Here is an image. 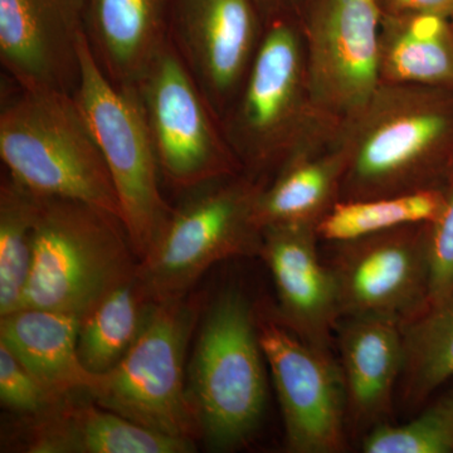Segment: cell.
<instances>
[{
  "label": "cell",
  "instance_id": "10",
  "mask_svg": "<svg viewBox=\"0 0 453 453\" xmlns=\"http://www.w3.org/2000/svg\"><path fill=\"white\" fill-rule=\"evenodd\" d=\"M380 0H310L299 22L310 95L336 127L354 120L380 86Z\"/></svg>",
  "mask_w": 453,
  "mask_h": 453
},
{
  "label": "cell",
  "instance_id": "6",
  "mask_svg": "<svg viewBox=\"0 0 453 453\" xmlns=\"http://www.w3.org/2000/svg\"><path fill=\"white\" fill-rule=\"evenodd\" d=\"M264 184L237 173L181 192L183 199L138 268L155 301L189 294L220 261L258 256L261 231L255 205Z\"/></svg>",
  "mask_w": 453,
  "mask_h": 453
},
{
  "label": "cell",
  "instance_id": "15",
  "mask_svg": "<svg viewBox=\"0 0 453 453\" xmlns=\"http://www.w3.org/2000/svg\"><path fill=\"white\" fill-rule=\"evenodd\" d=\"M315 225L268 226L259 257L275 283L281 323L301 339L327 351L340 312L332 270L319 259Z\"/></svg>",
  "mask_w": 453,
  "mask_h": 453
},
{
  "label": "cell",
  "instance_id": "3",
  "mask_svg": "<svg viewBox=\"0 0 453 453\" xmlns=\"http://www.w3.org/2000/svg\"><path fill=\"white\" fill-rule=\"evenodd\" d=\"M139 265L120 217L88 203L38 196L22 308L82 319L109 292L133 279Z\"/></svg>",
  "mask_w": 453,
  "mask_h": 453
},
{
  "label": "cell",
  "instance_id": "31",
  "mask_svg": "<svg viewBox=\"0 0 453 453\" xmlns=\"http://www.w3.org/2000/svg\"><path fill=\"white\" fill-rule=\"evenodd\" d=\"M451 184H453V163H452L451 168H449V177H447L446 187L451 186Z\"/></svg>",
  "mask_w": 453,
  "mask_h": 453
},
{
  "label": "cell",
  "instance_id": "20",
  "mask_svg": "<svg viewBox=\"0 0 453 453\" xmlns=\"http://www.w3.org/2000/svg\"><path fill=\"white\" fill-rule=\"evenodd\" d=\"M79 316L22 308L0 316V342L56 395H88L98 381L77 351Z\"/></svg>",
  "mask_w": 453,
  "mask_h": 453
},
{
  "label": "cell",
  "instance_id": "1",
  "mask_svg": "<svg viewBox=\"0 0 453 453\" xmlns=\"http://www.w3.org/2000/svg\"><path fill=\"white\" fill-rule=\"evenodd\" d=\"M348 165L339 201L446 188L453 163V89L380 83L340 127Z\"/></svg>",
  "mask_w": 453,
  "mask_h": 453
},
{
  "label": "cell",
  "instance_id": "26",
  "mask_svg": "<svg viewBox=\"0 0 453 453\" xmlns=\"http://www.w3.org/2000/svg\"><path fill=\"white\" fill-rule=\"evenodd\" d=\"M366 453H452L453 392L412 422L378 425L363 443Z\"/></svg>",
  "mask_w": 453,
  "mask_h": 453
},
{
  "label": "cell",
  "instance_id": "12",
  "mask_svg": "<svg viewBox=\"0 0 453 453\" xmlns=\"http://www.w3.org/2000/svg\"><path fill=\"white\" fill-rule=\"evenodd\" d=\"M258 336L281 405L288 449L342 451L347 392L329 351L271 319L258 325Z\"/></svg>",
  "mask_w": 453,
  "mask_h": 453
},
{
  "label": "cell",
  "instance_id": "30",
  "mask_svg": "<svg viewBox=\"0 0 453 453\" xmlns=\"http://www.w3.org/2000/svg\"><path fill=\"white\" fill-rule=\"evenodd\" d=\"M262 19L266 23L271 18L285 13L294 0H255Z\"/></svg>",
  "mask_w": 453,
  "mask_h": 453
},
{
  "label": "cell",
  "instance_id": "14",
  "mask_svg": "<svg viewBox=\"0 0 453 453\" xmlns=\"http://www.w3.org/2000/svg\"><path fill=\"white\" fill-rule=\"evenodd\" d=\"M86 0H0V62L18 88L73 95Z\"/></svg>",
  "mask_w": 453,
  "mask_h": 453
},
{
  "label": "cell",
  "instance_id": "11",
  "mask_svg": "<svg viewBox=\"0 0 453 453\" xmlns=\"http://www.w3.org/2000/svg\"><path fill=\"white\" fill-rule=\"evenodd\" d=\"M332 270L340 312L413 321L428 311V223L340 242Z\"/></svg>",
  "mask_w": 453,
  "mask_h": 453
},
{
  "label": "cell",
  "instance_id": "28",
  "mask_svg": "<svg viewBox=\"0 0 453 453\" xmlns=\"http://www.w3.org/2000/svg\"><path fill=\"white\" fill-rule=\"evenodd\" d=\"M446 196L442 213L428 223L429 309L442 305L453 295V184L446 187Z\"/></svg>",
  "mask_w": 453,
  "mask_h": 453
},
{
  "label": "cell",
  "instance_id": "4",
  "mask_svg": "<svg viewBox=\"0 0 453 453\" xmlns=\"http://www.w3.org/2000/svg\"><path fill=\"white\" fill-rule=\"evenodd\" d=\"M0 157L9 177L35 195L88 203L121 219L111 175L73 95L19 88L0 112Z\"/></svg>",
  "mask_w": 453,
  "mask_h": 453
},
{
  "label": "cell",
  "instance_id": "24",
  "mask_svg": "<svg viewBox=\"0 0 453 453\" xmlns=\"http://www.w3.org/2000/svg\"><path fill=\"white\" fill-rule=\"evenodd\" d=\"M38 196L13 178L0 186V316L22 308L31 275Z\"/></svg>",
  "mask_w": 453,
  "mask_h": 453
},
{
  "label": "cell",
  "instance_id": "7",
  "mask_svg": "<svg viewBox=\"0 0 453 453\" xmlns=\"http://www.w3.org/2000/svg\"><path fill=\"white\" fill-rule=\"evenodd\" d=\"M80 77L73 97L85 115L120 205L121 219L140 261L154 249L173 207L160 190L157 153L133 86L115 85L80 38Z\"/></svg>",
  "mask_w": 453,
  "mask_h": 453
},
{
  "label": "cell",
  "instance_id": "32",
  "mask_svg": "<svg viewBox=\"0 0 453 453\" xmlns=\"http://www.w3.org/2000/svg\"><path fill=\"white\" fill-rule=\"evenodd\" d=\"M451 25H452V28H453V17L451 18Z\"/></svg>",
  "mask_w": 453,
  "mask_h": 453
},
{
  "label": "cell",
  "instance_id": "16",
  "mask_svg": "<svg viewBox=\"0 0 453 453\" xmlns=\"http://www.w3.org/2000/svg\"><path fill=\"white\" fill-rule=\"evenodd\" d=\"M347 165L340 130L295 151L259 190L255 205L259 231L268 226L318 225L340 199Z\"/></svg>",
  "mask_w": 453,
  "mask_h": 453
},
{
  "label": "cell",
  "instance_id": "22",
  "mask_svg": "<svg viewBox=\"0 0 453 453\" xmlns=\"http://www.w3.org/2000/svg\"><path fill=\"white\" fill-rule=\"evenodd\" d=\"M155 303L138 273L109 292L81 319L77 351L83 366L94 375L111 372L135 344Z\"/></svg>",
  "mask_w": 453,
  "mask_h": 453
},
{
  "label": "cell",
  "instance_id": "8",
  "mask_svg": "<svg viewBox=\"0 0 453 453\" xmlns=\"http://www.w3.org/2000/svg\"><path fill=\"white\" fill-rule=\"evenodd\" d=\"M199 310L189 294L157 301L135 344L111 372L98 375L89 398L142 427L195 443L201 431L184 363Z\"/></svg>",
  "mask_w": 453,
  "mask_h": 453
},
{
  "label": "cell",
  "instance_id": "23",
  "mask_svg": "<svg viewBox=\"0 0 453 453\" xmlns=\"http://www.w3.org/2000/svg\"><path fill=\"white\" fill-rule=\"evenodd\" d=\"M446 188L403 195L338 201L316 225L319 238L347 242L389 229L434 222L446 204Z\"/></svg>",
  "mask_w": 453,
  "mask_h": 453
},
{
  "label": "cell",
  "instance_id": "2",
  "mask_svg": "<svg viewBox=\"0 0 453 453\" xmlns=\"http://www.w3.org/2000/svg\"><path fill=\"white\" fill-rule=\"evenodd\" d=\"M220 125L242 173L262 183L295 151L339 131L312 104L303 33L288 12L265 23L246 79Z\"/></svg>",
  "mask_w": 453,
  "mask_h": 453
},
{
  "label": "cell",
  "instance_id": "25",
  "mask_svg": "<svg viewBox=\"0 0 453 453\" xmlns=\"http://www.w3.org/2000/svg\"><path fill=\"white\" fill-rule=\"evenodd\" d=\"M403 335L405 395L419 403L453 378V295L411 321Z\"/></svg>",
  "mask_w": 453,
  "mask_h": 453
},
{
  "label": "cell",
  "instance_id": "18",
  "mask_svg": "<svg viewBox=\"0 0 453 453\" xmlns=\"http://www.w3.org/2000/svg\"><path fill=\"white\" fill-rule=\"evenodd\" d=\"M85 33L106 76L135 86L170 40V0H86Z\"/></svg>",
  "mask_w": 453,
  "mask_h": 453
},
{
  "label": "cell",
  "instance_id": "9",
  "mask_svg": "<svg viewBox=\"0 0 453 453\" xmlns=\"http://www.w3.org/2000/svg\"><path fill=\"white\" fill-rule=\"evenodd\" d=\"M162 178L178 192L242 173L211 109L172 40L136 82Z\"/></svg>",
  "mask_w": 453,
  "mask_h": 453
},
{
  "label": "cell",
  "instance_id": "21",
  "mask_svg": "<svg viewBox=\"0 0 453 453\" xmlns=\"http://www.w3.org/2000/svg\"><path fill=\"white\" fill-rule=\"evenodd\" d=\"M381 83L453 89L451 19L437 14L383 13Z\"/></svg>",
  "mask_w": 453,
  "mask_h": 453
},
{
  "label": "cell",
  "instance_id": "27",
  "mask_svg": "<svg viewBox=\"0 0 453 453\" xmlns=\"http://www.w3.org/2000/svg\"><path fill=\"white\" fill-rule=\"evenodd\" d=\"M65 396L56 395L44 387L0 342V402L3 407L28 418H35L55 408Z\"/></svg>",
  "mask_w": 453,
  "mask_h": 453
},
{
  "label": "cell",
  "instance_id": "5",
  "mask_svg": "<svg viewBox=\"0 0 453 453\" xmlns=\"http://www.w3.org/2000/svg\"><path fill=\"white\" fill-rule=\"evenodd\" d=\"M264 357L249 301L225 292L203 321L189 366L188 392L211 449H237L257 428L266 403Z\"/></svg>",
  "mask_w": 453,
  "mask_h": 453
},
{
  "label": "cell",
  "instance_id": "17",
  "mask_svg": "<svg viewBox=\"0 0 453 453\" xmlns=\"http://www.w3.org/2000/svg\"><path fill=\"white\" fill-rule=\"evenodd\" d=\"M65 396L55 408L31 418L27 452L189 453L196 443L142 427L96 402Z\"/></svg>",
  "mask_w": 453,
  "mask_h": 453
},
{
  "label": "cell",
  "instance_id": "13",
  "mask_svg": "<svg viewBox=\"0 0 453 453\" xmlns=\"http://www.w3.org/2000/svg\"><path fill=\"white\" fill-rule=\"evenodd\" d=\"M255 0H170V40L222 121L264 35Z\"/></svg>",
  "mask_w": 453,
  "mask_h": 453
},
{
  "label": "cell",
  "instance_id": "19",
  "mask_svg": "<svg viewBox=\"0 0 453 453\" xmlns=\"http://www.w3.org/2000/svg\"><path fill=\"white\" fill-rule=\"evenodd\" d=\"M401 326L386 316H349L340 332L347 407L357 422L380 423L390 412L395 381L404 365Z\"/></svg>",
  "mask_w": 453,
  "mask_h": 453
},
{
  "label": "cell",
  "instance_id": "29",
  "mask_svg": "<svg viewBox=\"0 0 453 453\" xmlns=\"http://www.w3.org/2000/svg\"><path fill=\"white\" fill-rule=\"evenodd\" d=\"M383 13L437 14L451 19L453 0H380Z\"/></svg>",
  "mask_w": 453,
  "mask_h": 453
}]
</instances>
